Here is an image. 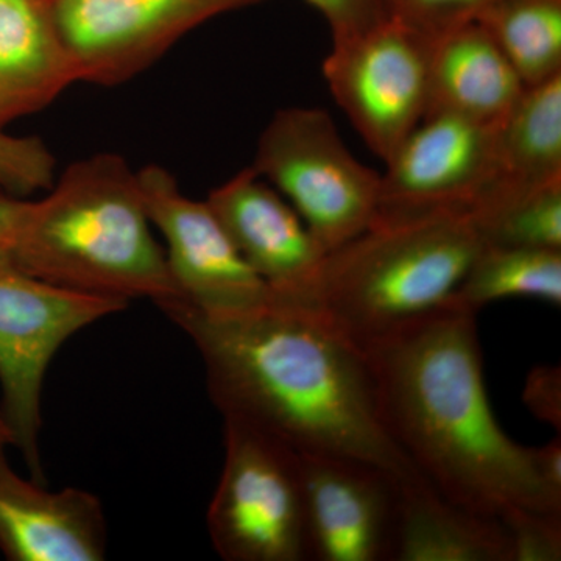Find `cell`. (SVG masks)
<instances>
[{
    "label": "cell",
    "instance_id": "d4e9b609",
    "mask_svg": "<svg viewBox=\"0 0 561 561\" xmlns=\"http://www.w3.org/2000/svg\"><path fill=\"white\" fill-rule=\"evenodd\" d=\"M313 7L332 35V41L353 38L389 20V0H305Z\"/></svg>",
    "mask_w": 561,
    "mask_h": 561
},
{
    "label": "cell",
    "instance_id": "d6986e66",
    "mask_svg": "<svg viewBox=\"0 0 561 561\" xmlns=\"http://www.w3.org/2000/svg\"><path fill=\"white\" fill-rule=\"evenodd\" d=\"M507 298H537L560 308L561 250L483 245L446 306L478 316Z\"/></svg>",
    "mask_w": 561,
    "mask_h": 561
},
{
    "label": "cell",
    "instance_id": "4fadbf2b",
    "mask_svg": "<svg viewBox=\"0 0 561 561\" xmlns=\"http://www.w3.org/2000/svg\"><path fill=\"white\" fill-rule=\"evenodd\" d=\"M206 202L275 297L313 305L328 253L272 184L250 165L210 191Z\"/></svg>",
    "mask_w": 561,
    "mask_h": 561
},
{
    "label": "cell",
    "instance_id": "f1b7e54d",
    "mask_svg": "<svg viewBox=\"0 0 561 561\" xmlns=\"http://www.w3.org/2000/svg\"><path fill=\"white\" fill-rule=\"evenodd\" d=\"M14 448V435L5 413L0 408V459H5L7 449Z\"/></svg>",
    "mask_w": 561,
    "mask_h": 561
},
{
    "label": "cell",
    "instance_id": "ac0fdd59",
    "mask_svg": "<svg viewBox=\"0 0 561 561\" xmlns=\"http://www.w3.org/2000/svg\"><path fill=\"white\" fill-rule=\"evenodd\" d=\"M559 180L561 76L538 87L526 88L515 108L502 122L496 175L481 198L490 194L535 190Z\"/></svg>",
    "mask_w": 561,
    "mask_h": 561
},
{
    "label": "cell",
    "instance_id": "7c38bea8",
    "mask_svg": "<svg viewBox=\"0 0 561 561\" xmlns=\"http://www.w3.org/2000/svg\"><path fill=\"white\" fill-rule=\"evenodd\" d=\"M306 553L316 561H390L400 483L378 465L300 454Z\"/></svg>",
    "mask_w": 561,
    "mask_h": 561
},
{
    "label": "cell",
    "instance_id": "ffe728a7",
    "mask_svg": "<svg viewBox=\"0 0 561 561\" xmlns=\"http://www.w3.org/2000/svg\"><path fill=\"white\" fill-rule=\"evenodd\" d=\"M478 22L524 87L561 76V0H500Z\"/></svg>",
    "mask_w": 561,
    "mask_h": 561
},
{
    "label": "cell",
    "instance_id": "6da1fadb",
    "mask_svg": "<svg viewBox=\"0 0 561 561\" xmlns=\"http://www.w3.org/2000/svg\"><path fill=\"white\" fill-rule=\"evenodd\" d=\"M190 335L224 419L241 420L298 454L351 457L404 482L424 481L387 434L364 350L313 305L275 297L254 311L206 317L160 308Z\"/></svg>",
    "mask_w": 561,
    "mask_h": 561
},
{
    "label": "cell",
    "instance_id": "ba28073f",
    "mask_svg": "<svg viewBox=\"0 0 561 561\" xmlns=\"http://www.w3.org/2000/svg\"><path fill=\"white\" fill-rule=\"evenodd\" d=\"M431 49L430 36L390 16L332 41L321 66L339 108L383 162L426 114Z\"/></svg>",
    "mask_w": 561,
    "mask_h": 561
},
{
    "label": "cell",
    "instance_id": "484cf974",
    "mask_svg": "<svg viewBox=\"0 0 561 561\" xmlns=\"http://www.w3.org/2000/svg\"><path fill=\"white\" fill-rule=\"evenodd\" d=\"M523 401L535 419L561 431V368L540 365L531 368L523 390Z\"/></svg>",
    "mask_w": 561,
    "mask_h": 561
},
{
    "label": "cell",
    "instance_id": "3957f363",
    "mask_svg": "<svg viewBox=\"0 0 561 561\" xmlns=\"http://www.w3.org/2000/svg\"><path fill=\"white\" fill-rule=\"evenodd\" d=\"M138 172L116 153L70 164L27 213L11 262L55 286L158 308L181 301Z\"/></svg>",
    "mask_w": 561,
    "mask_h": 561
},
{
    "label": "cell",
    "instance_id": "cb8c5ba5",
    "mask_svg": "<svg viewBox=\"0 0 561 561\" xmlns=\"http://www.w3.org/2000/svg\"><path fill=\"white\" fill-rule=\"evenodd\" d=\"M500 0H389L390 16L434 39L481 20Z\"/></svg>",
    "mask_w": 561,
    "mask_h": 561
},
{
    "label": "cell",
    "instance_id": "5bb4252c",
    "mask_svg": "<svg viewBox=\"0 0 561 561\" xmlns=\"http://www.w3.org/2000/svg\"><path fill=\"white\" fill-rule=\"evenodd\" d=\"M108 527L102 502L81 489L50 491L0 459V551L10 561H102Z\"/></svg>",
    "mask_w": 561,
    "mask_h": 561
},
{
    "label": "cell",
    "instance_id": "8992f818",
    "mask_svg": "<svg viewBox=\"0 0 561 561\" xmlns=\"http://www.w3.org/2000/svg\"><path fill=\"white\" fill-rule=\"evenodd\" d=\"M224 468L206 524L227 561H305L300 454L241 420L224 419Z\"/></svg>",
    "mask_w": 561,
    "mask_h": 561
},
{
    "label": "cell",
    "instance_id": "7a4b0ae2",
    "mask_svg": "<svg viewBox=\"0 0 561 561\" xmlns=\"http://www.w3.org/2000/svg\"><path fill=\"white\" fill-rule=\"evenodd\" d=\"M476 317L445 306L365 346L383 427L454 504L491 518L508 505L553 513L531 448L491 409Z\"/></svg>",
    "mask_w": 561,
    "mask_h": 561
},
{
    "label": "cell",
    "instance_id": "52a82bcc",
    "mask_svg": "<svg viewBox=\"0 0 561 561\" xmlns=\"http://www.w3.org/2000/svg\"><path fill=\"white\" fill-rule=\"evenodd\" d=\"M127 306L62 289L0 260V408L35 481L46 483L39 438L50 362L77 332Z\"/></svg>",
    "mask_w": 561,
    "mask_h": 561
},
{
    "label": "cell",
    "instance_id": "4316f807",
    "mask_svg": "<svg viewBox=\"0 0 561 561\" xmlns=\"http://www.w3.org/2000/svg\"><path fill=\"white\" fill-rule=\"evenodd\" d=\"M531 463L546 501L561 515V440L559 435L548 445L531 448Z\"/></svg>",
    "mask_w": 561,
    "mask_h": 561
},
{
    "label": "cell",
    "instance_id": "30bf717a",
    "mask_svg": "<svg viewBox=\"0 0 561 561\" xmlns=\"http://www.w3.org/2000/svg\"><path fill=\"white\" fill-rule=\"evenodd\" d=\"M151 225L165 241V257L181 305L206 317L260 309L275 294L247 264L208 202L192 201L168 169L138 171Z\"/></svg>",
    "mask_w": 561,
    "mask_h": 561
},
{
    "label": "cell",
    "instance_id": "603a6c76",
    "mask_svg": "<svg viewBox=\"0 0 561 561\" xmlns=\"http://www.w3.org/2000/svg\"><path fill=\"white\" fill-rule=\"evenodd\" d=\"M511 546V561H560L561 515L508 505L497 516Z\"/></svg>",
    "mask_w": 561,
    "mask_h": 561
},
{
    "label": "cell",
    "instance_id": "5b68a950",
    "mask_svg": "<svg viewBox=\"0 0 561 561\" xmlns=\"http://www.w3.org/2000/svg\"><path fill=\"white\" fill-rule=\"evenodd\" d=\"M251 168L290 203L327 253L378 217L381 175L351 153L324 110L278 111Z\"/></svg>",
    "mask_w": 561,
    "mask_h": 561
},
{
    "label": "cell",
    "instance_id": "9c48e42d",
    "mask_svg": "<svg viewBox=\"0 0 561 561\" xmlns=\"http://www.w3.org/2000/svg\"><path fill=\"white\" fill-rule=\"evenodd\" d=\"M262 0H50L80 81L116 87L154 65L187 33Z\"/></svg>",
    "mask_w": 561,
    "mask_h": 561
},
{
    "label": "cell",
    "instance_id": "83f0119b",
    "mask_svg": "<svg viewBox=\"0 0 561 561\" xmlns=\"http://www.w3.org/2000/svg\"><path fill=\"white\" fill-rule=\"evenodd\" d=\"M28 202L0 190V260H10L20 236Z\"/></svg>",
    "mask_w": 561,
    "mask_h": 561
},
{
    "label": "cell",
    "instance_id": "2e32d148",
    "mask_svg": "<svg viewBox=\"0 0 561 561\" xmlns=\"http://www.w3.org/2000/svg\"><path fill=\"white\" fill-rule=\"evenodd\" d=\"M524 91L518 73L479 22L432 39L424 117L454 114L502 124Z\"/></svg>",
    "mask_w": 561,
    "mask_h": 561
},
{
    "label": "cell",
    "instance_id": "7402d4cb",
    "mask_svg": "<svg viewBox=\"0 0 561 561\" xmlns=\"http://www.w3.org/2000/svg\"><path fill=\"white\" fill-rule=\"evenodd\" d=\"M57 161L39 138H20L0 130V190L14 197L49 191Z\"/></svg>",
    "mask_w": 561,
    "mask_h": 561
},
{
    "label": "cell",
    "instance_id": "44dd1931",
    "mask_svg": "<svg viewBox=\"0 0 561 561\" xmlns=\"http://www.w3.org/2000/svg\"><path fill=\"white\" fill-rule=\"evenodd\" d=\"M470 214L485 245L561 250V180L535 190L485 195Z\"/></svg>",
    "mask_w": 561,
    "mask_h": 561
},
{
    "label": "cell",
    "instance_id": "8fae6325",
    "mask_svg": "<svg viewBox=\"0 0 561 561\" xmlns=\"http://www.w3.org/2000/svg\"><path fill=\"white\" fill-rule=\"evenodd\" d=\"M502 124L432 114L386 161L376 220L470 213L496 175Z\"/></svg>",
    "mask_w": 561,
    "mask_h": 561
},
{
    "label": "cell",
    "instance_id": "9a60e30c",
    "mask_svg": "<svg viewBox=\"0 0 561 561\" xmlns=\"http://www.w3.org/2000/svg\"><path fill=\"white\" fill-rule=\"evenodd\" d=\"M77 81L50 0H0V130L46 108Z\"/></svg>",
    "mask_w": 561,
    "mask_h": 561
},
{
    "label": "cell",
    "instance_id": "277c9868",
    "mask_svg": "<svg viewBox=\"0 0 561 561\" xmlns=\"http://www.w3.org/2000/svg\"><path fill=\"white\" fill-rule=\"evenodd\" d=\"M483 245L465 210L375 220L327 254L313 306L364 350L445 308Z\"/></svg>",
    "mask_w": 561,
    "mask_h": 561
},
{
    "label": "cell",
    "instance_id": "e0dca14e",
    "mask_svg": "<svg viewBox=\"0 0 561 561\" xmlns=\"http://www.w3.org/2000/svg\"><path fill=\"white\" fill-rule=\"evenodd\" d=\"M390 561H511L500 519L454 504L427 481L400 483Z\"/></svg>",
    "mask_w": 561,
    "mask_h": 561
}]
</instances>
